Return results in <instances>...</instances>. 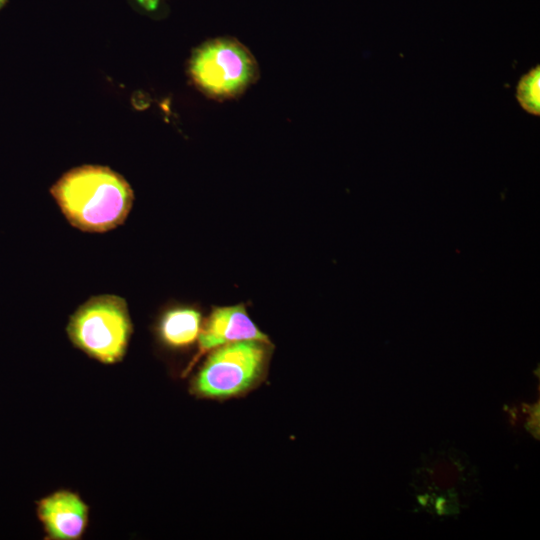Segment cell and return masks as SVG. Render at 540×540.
I'll use <instances>...</instances> for the list:
<instances>
[{"instance_id": "ba28073f", "label": "cell", "mask_w": 540, "mask_h": 540, "mask_svg": "<svg viewBox=\"0 0 540 540\" xmlns=\"http://www.w3.org/2000/svg\"><path fill=\"white\" fill-rule=\"evenodd\" d=\"M516 99L527 113L540 115V66L521 76L516 87Z\"/></svg>"}, {"instance_id": "277c9868", "label": "cell", "mask_w": 540, "mask_h": 540, "mask_svg": "<svg viewBox=\"0 0 540 540\" xmlns=\"http://www.w3.org/2000/svg\"><path fill=\"white\" fill-rule=\"evenodd\" d=\"M188 73L207 97L230 100L242 95L259 78V66L250 50L234 38L208 40L192 53Z\"/></svg>"}, {"instance_id": "30bf717a", "label": "cell", "mask_w": 540, "mask_h": 540, "mask_svg": "<svg viewBox=\"0 0 540 540\" xmlns=\"http://www.w3.org/2000/svg\"><path fill=\"white\" fill-rule=\"evenodd\" d=\"M6 0H0V8L4 5Z\"/></svg>"}, {"instance_id": "7a4b0ae2", "label": "cell", "mask_w": 540, "mask_h": 540, "mask_svg": "<svg viewBox=\"0 0 540 540\" xmlns=\"http://www.w3.org/2000/svg\"><path fill=\"white\" fill-rule=\"evenodd\" d=\"M274 345L245 340L210 351L189 382V393L199 399L228 400L257 388L268 375Z\"/></svg>"}, {"instance_id": "9c48e42d", "label": "cell", "mask_w": 540, "mask_h": 540, "mask_svg": "<svg viewBox=\"0 0 540 540\" xmlns=\"http://www.w3.org/2000/svg\"><path fill=\"white\" fill-rule=\"evenodd\" d=\"M139 3L148 10H154L157 7V0H138Z\"/></svg>"}, {"instance_id": "5b68a950", "label": "cell", "mask_w": 540, "mask_h": 540, "mask_svg": "<svg viewBox=\"0 0 540 540\" xmlns=\"http://www.w3.org/2000/svg\"><path fill=\"white\" fill-rule=\"evenodd\" d=\"M245 340L271 342L268 335L252 321L244 303L213 306L208 316L203 319L197 342L198 350L183 375L189 373L195 364L210 351Z\"/></svg>"}, {"instance_id": "3957f363", "label": "cell", "mask_w": 540, "mask_h": 540, "mask_svg": "<svg viewBox=\"0 0 540 540\" xmlns=\"http://www.w3.org/2000/svg\"><path fill=\"white\" fill-rule=\"evenodd\" d=\"M66 332L88 357L106 365L121 362L133 334L126 300L112 294L90 297L70 316Z\"/></svg>"}, {"instance_id": "6da1fadb", "label": "cell", "mask_w": 540, "mask_h": 540, "mask_svg": "<svg viewBox=\"0 0 540 540\" xmlns=\"http://www.w3.org/2000/svg\"><path fill=\"white\" fill-rule=\"evenodd\" d=\"M50 193L74 228L103 233L122 225L134 193L124 177L109 167L82 165L64 173Z\"/></svg>"}, {"instance_id": "52a82bcc", "label": "cell", "mask_w": 540, "mask_h": 540, "mask_svg": "<svg viewBox=\"0 0 540 540\" xmlns=\"http://www.w3.org/2000/svg\"><path fill=\"white\" fill-rule=\"evenodd\" d=\"M203 316L192 305H172L162 311L154 325L157 342L170 351H184L198 342Z\"/></svg>"}, {"instance_id": "8992f818", "label": "cell", "mask_w": 540, "mask_h": 540, "mask_svg": "<svg viewBox=\"0 0 540 540\" xmlns=\"http://www.w3.org/2000/svg\"><path fill=\"white\" fill-rule=\"evenodd\" d=\"M46 540H80L89 523V506L69 489H58L36 502Z\"/></svg>"}]
</instances>
